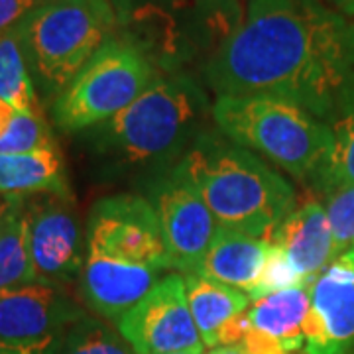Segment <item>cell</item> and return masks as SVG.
Wrapping results in <instances>:
<instances>
[{
  "label": "cell",
  "instance_id": "27",
  "mask_svg": "<svg viewBox=\"0 0 354 354\" xmlns=\"http://www.w3.org/2000/svg\"><path fill=\"white\" fill-rule=\"evenodd\" d=\"M20 116H22L20 111H16L12 104L0 99V150L6 144V140L12 136V132L20 122Z\"/></svg>",
  "mask_w": 354,
  "mask_h": 354
},
{
  "label": "cell",
  "instance_id": "15",
  "mask_svg": "<svg viewBox=\"0 0 354 354\" xmlns=\"http://www.w3.org/2000/svg\"><path fill=\"white\" fill-rule=\"evenodd\" d=\"M183 276V274H181ZM185 293L195 327L207 351L241 344L248 333V309L252 299L239 290L199 274H185Z\"/></svg>",
  "mask_w": 354,
  "mask_h": 354
},
{
  "label": "cell",
  "instance_id": "33",
  "mask_svg": "<svg viewBox=\"0 0 354 354\" xmlns=\"http://www.w3.org/2000/svg\"><path fill=\"white\" fill-rule=\"evenodd\" d=\"M179 354H191V353H179Z\"/></svg>",
  "mask_w": 354,
  "mask_h": 354
},
{
  "label": "cell",
  "instance_id": "22",
  "mask_svg": "<svg viewBox=\"0 0 354 354\" xmlns=\"http://www.w3.org/2000/svg\"><path fill=\"white\" fill-rule=\"evenodd\" d=\"M333 132L335 140L329 156L311 181L325 197L333 191L354 185V111L339 120Z\"/></svg>",
  "mask_w": 354,
  "mask_h": 354
},
{
  "label": "cell",
  "instance_id": "1",
  "mask_svg": "<svg viewBox=\"0 0 354 354\" xmlns=\"http://www.w3.org/2000/svg\"><path fill=\"white\" fill-rule=\"evenodd\" d=\"M201 81L216 97L279 99L335 127L354 111V20L323 0H248Z\"/></svg>",
  "mask_w": 354,
  "mask_h": 354
},
{
  "label": "cell",
  "instance_id": "17",
  "mask_svg": "<svg viewBox=\"0 0 354 354\" xmlns=\"http://www.w3.org/2000/svg\"><path fill=\"white\" fill-rule=\"evenodd\" d=\"M311 283H299L254 299L246 313L248 333L242 344L270 346L293 354L304 351V329L311 305Z\"/></svg>",
  "mask_w": 354,
  "mask_h": 354
},
{
  "label": "cell",
  "instance_id": "8",
  "mask_svg": "<svg viewBox=\"0 0 354 354\" xmlns=\"http://www.w3.org/2000/svg\"><path fill=\"white\" fill-rule=\"evenodd\" d=\"M87 250L128 264L171 270L160 218L150 199L113 195L93 205L85 230Z\"/></svg>",
  "mask_w": 354,
  "mask_h": 354
},
{
  "label": "cell",
  "instance_id": "5",
  "mask_svg": "<svg viewBox=\"0 0 354 354\" xmlns=\"http://www.w3.org/2000/svg\"><path fill=\"white\" fill-rule=\"evenodd\" d=\"M113 34L111 0H44L26 16L18 38L44 104L64 93Z\"/></svg>",
  "mask_w": 354,
  "mask_h": 354
},
{
  "label": "cell",
  "instance_id": "21",
  "mask_svg": "<svg viewBox=\"0 0 354 354\" xmlns=\"http://www.w3.org/2000/svg\"><path fill=\"white\" fill-rule=\"evenodd\" d=\"M36 281V270L32 264L28 246V221L26 201L12 216L8 227L0 234V291L10 290Z\"/></svg>",
  "mask_w": 354,
  "mask_h": 354
},
{
  "label": "cell",
  "instance_id": "9",
  "mask_svg": "<svg viewBox=\"0 0 354 354\" xmlns=\"http://www.w3.org/2000/svg\"><path fill=\"white\" fill-rule=\"evenodd\" d=\"M116 329L136 354H205L207 348L191 315L183 276L165 274Z\"/></svg>",
  "mask_w": 354,
  "mask_h": 354
},
{
  "label": "cell",
  "instance_id": "19",
  "mask_svg": "<svg viewBox=\"0 0 354 354\" xmlns=\"http://www.w3.org/2000/svg\"><path fill=\"white\" fill-rule=\"evenodd\" d=\"M0 195L24 199L34 195H55L73 201L59 146L0 156Z\"/></svg>",
  "mask_w": 354,
  "mask_h": 354
},
{
  "label": "cell",
  "instance_id": "30",
  "mask_svg": "<svg viewBox=\"0 0 354 354\" xmlns=\"http://www.w3.org/2000/svg\"><path fill=\"white\" fill-rule=\"evenodd\" d=\"M244 346L248 348V353L250 354H293V353H283V351H278V348H270V346H248V344H244Z\"/></svg>",
  "mask_w": 354,
  "mask_h": 354
},
{
  "label": "cell",
  "instance_id": "4",
  "mask_svg": "<svg viewBox=\"0 0 354 354\" xmlns=\"http://www.w3.org/2000/svg\"><path fill=\"white\" fill-rule=\"evenodd\" d=\"M116 32L162 73L201 65L241 26L244 0H111Z\"/></svg>",
  "mask_w": 354,
  "mask_h": 354
},
{
  "label": "cell",
  "instance_id": "12",
  "mask_svg": "<svg viewBox=\"0 0 354 354\" xmlns=\"http://www.w3.org/2000/svg\"><path fill=\"white\" fill-rule=\"evenodd\" d=\"M87 317L67 288L32 281L0 291V346H32L64 339Z\"/></svg>",
  "mask_w": 354,
  "mask_h": 354
},
{
  "label": "cell",
  "instance_id": "13",
  "mask_svg": "<svg viewBox=\"0 0 354 354\" xmlns=\"http://www.w3.org/2000/svg\"><path fill=\"white\" fill-rule=\"evenodd\" d=\"M305 354L354 353V246L337 256L311 283Z\"/></svg>",
  "mask_w": 354,
  "mask_h": 354
},
{
  "label": "cell",
  "instance_id": "16",
  "mask_svg": "<svg viewBox=\"0 0 354 354\" xmlns=\"http://www.w3.org/2000/svg\"><path fill=\"white\" fill-rule=\"evenodd\" d=\"M288 258L291 270L304 283L313 279L337 258L325 205L307 201L286 216L268 239Z\"/></svg>",
  "mask_w": 354,
  "mask_h": 354
},
{
  "label": "cell",
  "instance_id": "26",
  "mask_svg": "<svg viewBox=\"0 0 354 354\" xmlns=\"http://www.w3.org/2000/svg\"><path fill=\"white\" fill-rule=\"evenodd\" d=\"M44 0H0V36H6L26 20V16L38 8Z\"/></svg>",
  "mask_w": 354,
  "mask_h": 354
},
{
  "label": "cell",
  "instance_id": "24",
  "mask_svg": "<svg viewBox=\"0 0 354 354\" xmlns=\"http://www.w3.org/2000/svg\"><path fill=\"white\" fill-rule=\"evenodd\" d=\"M325 211L333 230L335 256H341L354 246V185L329 193L325 197Z\"/></svg>",
  "mask_w": 354,
  "mask_h": 354
},
{
  "label": "cell",
  "instance_id": "3",
  "mask_svg": "<svg viewBox=\"0 0 354 354\" xmlns=\"http://www.w3.org/2000/svg\"><path fill=\"white\" fill-rule=\"evenodd\" d=\"M211 106L205 83L189 71L162 73L122 113L85 132L93 148L116 164H160L187 152Z\"/></svg>",
  "mask_w": 354,
  "mask_h": 354
},
{
  "label": "cell",
  "instance_id": "7",
  "mask_svg": "<svg viewBox=\"0 0 354 354\" xmlns=\"http://www.w3.org/2000/svg\"><path fill=\"white\" fill-rule=\"evenodd\" d=\"M160 75L152 59L116 32L51 102V122L65 134L85 132L122 113Z\"/></svg>",
  "mask_w": 354,
  "mask_h": 354
},
{
  "label": "cell",
  "instance_id": "6",
  "mask_svg": "<svg viewBox=\"0 0 354 354\" xmlns=\"http://www.w3.org/2000/svg\"><path fill=\"white\" fill-rule=\"evenodd\" d=\"M211 118L225 138L304 181L315 179L335 140L333 127L313 114L268 97H216Z\"/></svg>",
  "mask_w": 354,
  "mask_h": 354
},
{
  "label": "cell",
  "instance_id": "28",
  "mask_svg": "<svg viewBox=\"0 0 354 354\" xmlns=\"http://www.w3.org/2000/svg\"><path fill=\"white\" fill-rule=\"evenodd\" d=\"M24 201V197H2L0 199V234H2L4 228L8 227L12 216L22 209Z\"/></svg>",
  "mask_w": 354,
  "mask_h": 354
},
{
  "label": "cell",
  "instance_id": "11",
  "mask_svg": "<svg viewBox=\"0 0 354 354\" xmlns=\"http://www.w3.org/2000/svg\"><path fill=\"white\" fill-rule=\"evenodd\" d=\"M148 199L160 218L171 270L183 276L197 274L218 228L209 207L174 171L153 181Z\"/></svg>",
  "mask_w": 354,
  "mask_h": 354
},
{
  "label": "cell",
  "instance_id": "23",
  "mask_svg": "<svg viewBox=\"0 0 354 354\" xmlns=\"http://www.w3.org/2000/svg\"><path fill=\"white\" fill-rule=\"evenodd\" d=\"M59 354H136L116 329L101 317H83L65 335Z\"/></svg>",
  "mask_w": 354,
  "mask_h": 354
},
{
  "label": "cell",
  "instance_id": "20",
  "mask_svg": "<svg viewBox=\"0 0 354 354\" xmlns=\"http://www.w3.org/2000/svg\"><path fill=\"white\" fill-rule=\"evenodd\" d=\"M0 99L12 104L20 113L46 116L44 101L39 99L26 64L18 30L0 36Z\"/></svg>",
  "mask_w": 354,
  "mask_h": 354
},
{
  "label": "cell",
  "instance_id": "31",
  "mask_svg": "<svg viewBox=\"0 0 354 354\" xmlns=\"http://www.w3.org/2000/svg\"><path fill=\"white\" fill-rule=\"evenodd\" d=\"M339 10H341L342 14H346L348 18H353L354 20V0H344Z\"/></svg>",
  "mask_w": 354,
  "mask_h": 354
},
{
  "label": "cell",
  "instance_id": "14",
  "mask_svg": "<svg viewBox=\"0 0 354 354\" xmlns=\"http://www.w3.org/2000/svg\"><path fill=\"white\" fill-rule=\"evenodd\" d=\"M164 276V270L128 264L111 256L87 250L81 278L77 283L83 305L97 317L116 325L158 286Z\"/></svg>",
  "mask_w": 354,
  "mask_h": 354
},
{
  "label": "cell",
  "instance_id": "29",
  "mask_svg": "<svg viewBox=\"0 0 354 354\" xmlns=\"http://www.w3.org/2000/svg\"><path fill=\"white\" fill-rule=\"evenodd\" d=\"M205 354H250L244 344H228V346H218V348H211Z\"/></svg>",
  "mask_w": 354,
  "mask_h": 354
},
{
  "label": "cell",
  "instance_id": "25",
  "mask_svg": "<svg viewBox=\"0 0 354 354\" xmlns=\"http://www.w3.org/2000/svg\"><path fill=\"white\" fill-rule=\"evenodd\" d=\"M299 283H304V281L295 276V272L291 270L290 262L283 256V252L270 244V256H268V262H266L264 274H262V279H260L258 288L250 295V299L254 301V299H260L264 295L288 290V288L299 286Z\"/></svg>",
  "mask_w": 354,
  "mask_h": 354
},
{
  "label": "cell",
  "instance_id": "2",
  "mask_svg": "<svg viewBox=\"0 0 354 354\" xmlns=\"http://www.w3.org/2000/svg\"><path fill=\"white\" fill-rule=\"evenodd\" d=\"M199 193L216 225L270 239L297 209L291 183L250 150L201 134L171 169Z\"/></svg>",
  "mask_w": 354,
  "mask_h": 354
},
{
  "label": "cell",
  "instance_id": "10",
  "mask_svg": "<svg viewBox=\"0 0 354 354\" xmlns=\"http://www.w3.org/2000/svg\"><path fill=\"white\" fill-rule=\"evenodd\" d=\"M28 246L36 281L67 288L81 278L87 242L71 199L34 195L26 199Z\"/></svg>",
  "mask_w": 354,
  "mask_h": 354
},
{
  "label": "cell",
  "instance_id": "35",
  "mask_svg": "<svg viewBox=\"0 0 354 354\" xmlns=\"http://www.w3.org/2000/svg\"><path fill=\"white\" fill-rule=\"evenodd\" d=\"M353 354H354V353H353Z\"/></svg>",
  "mask_w": 354,
  "mask_h": 354
},
{
  "label": "cell",
  "instance_id": "34",
  "mask_svg": "<svg viewBox=\"0 0 354 354\" xmlns=\"http://www.w3.org/2000/svg\"><path fill=\"white\" fill-rule=\"evenodd\" d=\"M0 199H2V195H0Z\"/></svg>",
  "mask_w": 354,
  "mask_h": 354
},
{
  "label": "cell",
  "instance_id": "32",
  "mask_svg": "<svg viewBox=\"0 0 354 354\" xmlns=\"http://www.w3.org/2000/svg\"><path fill=\"white\" fill-rule=\"evenodd\" d=\"M323 2H325V4H329V6H333V8H337V10H339V8H341V4H342V2H344V0H323Z\"/></svg>",
  "mask_w": 354,
  "mask_h": 354
},
{
  "label": "cell",
  "instance_id": "18",
  "mask_svg": "<svg viewBox=\"0 0 354 354\" xmlns=\"http://www.w3.org/2000/svg\"><path fill=\"white\" fill-rule=\"evenodd\" d=\"M268 256L270 242L266 239L218 227L197 274L250 297L262 279Z\"/></svg>",
  "mask_w": 354,
  "mask_h": 354
}]
</instances>
